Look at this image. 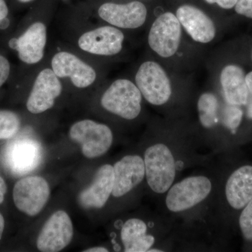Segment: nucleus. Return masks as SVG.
I'll return each instance as SVG.
<instances>
[{"instance_id":"ddd939ff","label":"nucleus","mask_w":252,"mask_h":252,"mask_svg":"<svg viewBox=\"0 0 252 252\" xmlns=\"http://www.w3.org/2000/svg\"><path fill=\"white\" fill-rule=\"evenodd\" d=\"M124 35L112 26H103L87 32L78 41L83 51L99 56H114L122 51Z\"/></svg>"},{"instance_id":"473e14b6","label":"nucleus","mask_w":252,"mask_h":252,"mask_svg":"<svg viewBox=\"0 0 252 252\" xmlns=\"http://www.w3.org/2000/svg\"></svg>"},{"instance_id":"7ed1b4c3","label":"nucleus","mask_w":252,"mask_h":252,"mask_svg":"<svg viewBox=\"0 0 252 252\" xmlns=\"http://www.w3.org/2000/svg\"><path fill=\"white\" fill-rule=\"evenodd\" d=\"M142 94L137 86L127 79H118L109 86L101 99V105L107 112L132 120L140 115Z\"/></svg>"},{"instance_id":"f3484780","label":"nucleus","mask_w":252,"mask_h":252,"mask_svg":"<svg viewBox=\"0 0 252 252\" xmlns=\"http://www.w3.org/2000/svg\"><path fill=\"white\" fill-rule=\"evenodd\" d=\"M114 183L113 165H102L96 172L92 184L79 194V203L86 209L102 208L112 195Z\"/></svg>"},{"instance_id":"b1692460","label":"nucleus","mask_w":252,"mask_h":252,"mask_svg":"<svg viewBox=\"0 0 252 252\" xmlns=\"http://www.w3.org/2000/svg\"><path fill=\"white\" fill-rule=\"evenodd\" d=\"M235 9L238 14L252 18V0H238Z\"/></svg>"},{"instance_id":"20e7f679","label":"nucleus","mask_w":252,"mask_h":252,"mask_svg":"<svg viewBox=\"0 0 252 252\" xmlns=\"http://www.w3.org/2000/svg\"><path fill=\"white\" fill-rule=\"evenodd\" d=\"M69 137L81 146L83 155L88 158L102 157L107 153L114 140L108 126L89 119L73 124L69 129Z\"/></svg>"},{"instance_id":"6e6552de","label":"nucleus","mask_w":252,"mask_h":252,"mask_svg":"<svg viewBox=\"0 0 252 252\" xmlns=\"http://www.w3.org/2000/svg\"><path fill=\"white\" fill-rule=\"evenodd\" d=\"M182 28L178 18L170 12L160 15L154 21L149 34L151 49L163 58L171 57L180 46Z\"/></svg>"},{"instance_id":"dca6fc26","label":"nucleus","mask_w":252,"mask_h":252,"mask_svg":"<svg viewBox=\"0 0 252 252\" xmlns=\"http://www.w3.org/2000/svg\"><path fill=\"white\" fill-rule=\"evenodd\" d=\"M46 28L44 23L32 24L18 39L9 41L10 47L16 49L23 63L33 64L44 57L46 44Z\"/></svg>"},{"instance_id":"c85d7f7f","label":"nucleus","mask_w":252,"mask_h":252,"mask_svg":"<svg viewBox=\"0 0 252 252\" xmlns=\"http://www.w3.org/2000/svg\"><path fill=\"white\" fill-rule=\"evenodd\" d=\"M6 185L4 180L0 177V204L4 201V195L6 192Z\"/></svg>"},{"instance_id":"0eeeda50","label":"nucleus","mask_w":252,"mask_h":252,"mask_svg":"<svg viewBox=\"0 0 252 252\" xmlns=\"http://www.w3.org/2000/svg\"><path fill=\"white\" fill-rule=\"evenodd\" d=\"M51 194L47 181L39 176L25 177L16 182L13 190L15 205L28 216L39 215Z\"/></svg>"},{"instance_id":"cd10ccee","label":"nucleus","mask_w":252,"mask_h":252,"mask_svg":"<svg viewBox=\"0 0 252 252\" xmlns=\"http://www.w3.org/2000/svg\"><path fill=\"white\" fill-rule=\"evenodd\" d=\"M9 14V9L4 0H0V23L6 18Z\"/></svg>"},{"instance_id":"423d86ee","label":"nucleus","mask_w":252,"mask_h":252,"mask_svg":"<svg viewBox=\"0 0 252 252\" xmlns=\"http://www.w3.org/2000/svg\"><path fill=\"white\" fill-rule=\"evenodd\" d=\"M135 81L142 95L153 105H163L171 97L170 81L158 63H144L137 71Z\"/></svg>"},{"instance_id":"2eb2a0df","label":"nucleus","mask_w":252,"mask_h":252,"mask_svg":"<svg viewBox=\"0 0 252 252\" xmlns=\"http://www.w3.org/2000/svg\"><path fill=\"white\" fill-rule=\"evenodd\" d=\"M51 66L58 77L70 78L74 86L79 89L89 87L96 79L94 68L70 53L63 51L55 55Z\"/></svg>"},{"instance_id":"7c9ffc66","label":"nucleus","mask_w":252,"mask_h":252,"mask_svg":"<svg viewBox=\"0 0 252 252\" xmlns=\"http://www.w3.org/2000/svg\"><path fill=\"white\" fill-rule=\"evenodd\" d=\"M4 229V220L2 215L0 214V240L2 237L3 232Z\"/></svg>"},{"instance_id":"bb28decb","label":"nucleus","mask_w":252,"mask_h":252,"mask_svg":"<svg viewBox=\"0 0 252 252\" xmlns=\"http://www.w3.org/2000/svg\"><path fill=\"white\" fill-rule=\"evenodd\" d=\"M209 4H217L222 9H230L235 7L238 0H205Z\"/></svg>"},{"instance_id":"6ab92c4d","label":"nucleus","mask_w":252,"mask_h":252,"mask_svg":"<svg viewBox=\"0 0 252 252\" xmlns=\"http://www.w3.org/2000/svg\"><path fill=\"white\" fill-rule=\"evenodd\" d=\"M220 81L225 102L239 107L246 105L248 89L242 68L234 64L225 66L220 73Z\"/></svg>"},{"instance_id":"2f4dec72","label":"nucleus","mask_w":252,"mask_h":252,"mask_svg":"<svg viewBox=\"0 0 252 252\" xmlns=\"http://www.w3.org/2000/svg\"><path fill=\"white\" fill-rule=\"evenodd\" d=\"M18 1H21V2L23 3H27L30 2V1H33V0H18Z\"/></svg>"},{"instance_id":"9d476101","label":"nucleus","mask_w":252,"mask_h":252,"mask_svg":"<svg viewBox=\"0 0 252 252\" xmlns=\"http://www.w3.org/2000/svg\"><path fill=\"white\" fill-rule=\"evenodd\" d=\"M41 147L36 141L31 139H18L10 142L4 153L6 166L15 175L30 173L40 163Z\"/></svg>"},{"instance_id":"412c9836","label":"nucleus","mask_w":252,"mask_h":252,"mask_svg":"<svg viewBox=\"0 0 252 252\" xmlns=\"http://www.w3.org/2000/svg\"><path fill=\"white\" fill-rule=\"evenodd\" d=\"M198 110L200 124L212 128L220 123V107L218 98L212 93H205L198 99Z\"/></svg>"},{"instance_id":"a878e982","label":"nucleus","mask_w":252,"mask_h":252,"mask_svg":"<svg viewBox=\"0 0 252 252\" xmlns=\"http://www.w3.org/2000/svg\"><path fill=\"white\" fill-rule=\"evenodd\" d=\"M10 74V64L4 56H0V87L6 82Z\"/></svg>"},{"instance_id":"1a4fd4ad","label":"nucleus","mask_w":252,"mask_h":252,"mask_svg":"<svg viewBox=\"0 0 252 252\" xmlns=\"http://www.w3.org/2000/svg\"><path fill=\"white\" fill-rule=\"evenodd\" d=\"M74 228L69 215L63 210L55 212L46 220L36 240V247L42 252L62 251L72 242Z\"/></svg>"},{"instance_id":"f03ea898","label":"nucleus","mask_w":252,"mask_h":252,"mask_svg":"<svg viewBox=\"0 0 252 252\" xmlns=\"http://www.w3.org/2000/svg\"><path fill=\"white\" fill-rule=\"evenodd\" d=\"M213 189L212 180L205 175L186 177L173 184L165 196V207L172 213L192 210L205 201Z\"/></svg>"},{"instance_id":"4468645a","label":"nucleus","mask_w":252,"mask_h":252,"mask_svg":"<svg viewBox=\"0 0 252 252\" xmlns=\"http://www.w3.org/2000/svg\"><path fill=\"white\" fill-rule=\"evenodd\" d=\"M99 17L116 27L135 29L146 21L147 10L145 5L138 1L124 4L105 3L98 9Z\"/></svg>"},{"instance_id":"393cba45","label":"nucleus","mask_w":252,"mask_h":252,"mask_svg":"<svg viewBox=\"0 0 252 252\" xmlns=\"http://www.w3.org/2000/svg\"><path fill=\"white\" fill-rule=\"evenodd\" d=\"M246 82L248 89V99L246 105V117L252 121V72L246 75Z\"/></svg>"},{"instance_id":"f257e3e1","label":"nucleus","mask_w":252,"mask_h":252,"mask_svg":"<svg viewBox=\"0 0 252 252\" xmlns=\"http://www.w3.org/2000/svg\"><path fill=\"white\" fill-rule=\"evenodd\" d=\"M146 180L149 188L157 194H165L175 182L177 164L171 147L157 142L147 147L144 154Z\"/></svg>"},{"instance_id":"5701e85b","label":"nucleus","mask_w":252,"mask_h":252,"mask_svg":"<svg viewBox=\"0 0 252 252\" xmlns=\"http://www.w3.org/2000/svg\"><path fill=\"white\" fill-rule=\"evenodd\" d=\"M237 219L244 241L252 245V200L240 211Z\"/></svg>"},{"instance_id":"39448f33","label":"nucleus","mask_w":252,"mask_h":252,"mask_svg":"<svg viewBox=\"0 0 252 252\" xmlns=\"http://www.w3.org/2000/svg\"><path fill=\"white\" fill-rule=\"evenodd\" d=\"M252 200V163L235 167L227 176L223 187V202L229 217L238 218L239 213Z\"/></svg>"},{"instance_id":"aec40b11","label":"nucleus","mask_w":252,"mask_h":252,"mask_svg":"<svg viewBox=\"0 0 252 252\" xmlns=\"http://www.w3.org/2000/svg\"><path fill=\"white\" fill-rule=\"evenodd\" d=\"M121 239L126 252H148L157 240L148 233L147 223L138 218L126 220L121 230Z\"/></svg>"},{"instance_id":"4be33fe9","label":"nucleus","mask_w":252,"mask_h":252,"mask_svg":"<svg viewBox=\"0 0 252 252\" xmlns=\"http://www.w3.org/2000/svg\"><path fill=\"white\" fill-rule=\"evenodd\" d=\"M19 118L17 114L7 110H0V140L14 137L20 128Z\"/></svg>"},{"instance_id":"c756f323","label":"nucleus","mask_w":252,"mask_h":252,"mask_svg":"<svg viewBox=\"0 0 252 252\" xmlns=\"http://www.w3.org/2000/svg\"><path fill=\"white\" fill-rule=\"evenodd\" d=\"M109 250L107 248L102 247H94V248H89L85 250L84 252H107Z\"/></svg>"},{"instance_id":"a211bd4d","label":"nucleus","mask_w":252,"mask_h":252,"mask_svg":"<svg viewBox=\"0 0 252 252\" xmlns=\"http://www.w3.org/2000/svg\"><path fill=\"white\" fill-rule=\"evenodd\" d=\"M177 18L194 41L205 44L215 38V23L198 8L190 5L181 6L177 9Z\"/></svg>"},{"instance_id":"f8f14e48","label":"nucleus","mask_w":252,"mask_h":252,"mask_svg":"<svg viewBox=\"0 0 252 252\" xmlns=\"http://www.w3.org/2000/svg\"><path fill=\"white\" fill-rule=\"evenodd\" d=\"M114 183L112 195L122 198L140 185L146 177L144 158L139 155H127L114 165Z\"/></svg>"},{"instance_id":"9b49d317","label":"nucleus","mask_w":252,"mask_h":252,"mask_svg":"<svg viewBox=\"0 0 252 252\" xmlns=\"http://www.w3.org/2000/svg\"><path fill=\"white\" fill-rule=\"evenodd\" d=\"M62 90V84L53 69H43L36 77L28 97V110L37 114L52 108Z\"/></svg>"}]
</instances>
